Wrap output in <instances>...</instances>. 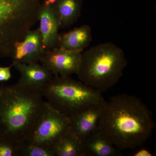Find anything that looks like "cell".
Wrapping results in <instances>:
<instances>
[{
  "label": "cell",
  "mask_w": 156,
  "mask_h": 156,
  "mask_svg": "<svg viewBox=\"0 0 156 156\" xmlns=\"http://www.w3.org/2000/svg\"><path fill=\"white\" fill-rule=\"evenodd\" d=\"M98 127L122 151L144 144L151 136L155 123L150 110L140 98L120 94L105 101Z\"/></svg>",
  "instance_id": "obj_1"
},
{
  "label": "cell",
  "mask_w": 156,
  "mask_h": 156,
  "mask_svg": "<svg viewBox=\"0 0 156 156\" xmlns=\"http://www.w3.org/2000/svg\"><path fill=\"white\" fill-rule=\"evenodd\" d=\"M40 89L18 81L0 93V139L18 146L27 140L47 104Z\"/></svg>",
  "instance_id": "obj_2"
},
{
  "label": "cell",
  "mask_w": 156,
  "mask_h": 156,
  "mask_svg": "<svg viewBox=\"0 0 156 156\" xmlns=\"http://www.w3.org/2000/svg\"><path fill=\"white\" fill-rule=\"evenodd\" d=\"M127 64L121 48L103 43L83 51L77 75L82 83L102 93L120 80Z\"/></svg>",
  "instance_id": "obj_3"
},
{
  "label": "cell",
  "mask_w": 156,
  "mask_h": 156,
  "mask_svg": "<svg viewBox=\"0 0 156 156\" xmlns=\"http://www.w3.org/2000/svg\"><path fill=\"white\" fill-rule=\"evenodd\" d=\"M41 0H0V57H11L38 21Z\"/></svg>",
  "instance_id": "obj_4"
},
{
  "label": "cell",
  "mask_w": 156,
  "mask_h": 156,
  "mask_svg": "<svg viewBox=\"0 0 156 156\" xmlns=\"http://www.w3.org/2000/svg\"><path fill=\"white\" fill-rule=\"evenodd\" d=\"M41 91L51 108L68 117L104 99L101 92L70 76H53Z\"/></svg>",
  "instance_id": "obj_5"
},
{
  "label": "cell",
  "mask_w": 156,
  "mask_h": 156,
  "mask_svg": "<svg viewBox=\"0 0 156 156\" xmlns=\"http://www.w3.org/2000/svg\"><path fill=\"white\" fill-rule=\"evenodd\" d=\"M70 131L69 117L52 108L47 102L27 140L54 150Z\"/></svg>",
  "instance_id": "obj_6"
},
{
  "label": "cell",
  "mask_w": 156,
  "mask_h": 156,
  "mask_svg": "<svg viewBox=\"0 0 156 156\" xmlns=\"http://www.w3.org/2000/svg\"><path fill=\"white\" fill-rule=\"evenodd\" d=\"M82 53L56 48L44 53L40 62L54 75L70 76L78 74Z\"/></svg>",
  "instance_id": "obj_7"
},
{
  "label": "cell",
  "mask_w": 156,
  "mask_h": 156,
  "mask_svg": "<svg viewBox=\"0 0 156 156\" xmlns=\"http://www.w3.org/2000/svg\"><path fill=\"white\" fill-rule=\"evenodd\" d=\"M105 102L103 99L89 105L69 117L71 132L81 141L98 128Z\"/></svg>",
  "instance_id": "obj_8"
},
{
  "label": "cell",
  "mask_w": 156,
  "mask_h": 156,
  "mask_svg": "<svg viewBox=\"0 0 156 156\" xmlns=\"http://www.w3.org/2000/svg\"><path fill=\"white\" fill-rule=\"evenodd\" d=\"M38 21V28L41 37L44 53L58 48L60 28L58 17L53 4L45 6L42 4L39 10Z\"/></svg>",
  "instance_id": "obj_9"
},
{
  "label": "cell",
  "mask_w": 156,
  "mask_h": 156,
  "mask_svg": "<svg viewBox=\"0 0 156 156\" xmlns=\"http://www.w3.org/2000/svg\"><path fill=\"white\" fill-rule=\"evenodd\" d=\"M44 54L41 37L37 28L31 30L23 40L15 43L11 57L13 62L30 64L40 61Z\"/></svg>",
  "instance_id": "obj_10"
},
{
  "label": "cell",
  "mask_w": 156,
  "mask_h": 156,
  "mask_svg": "<svg viewBox=\"0 0 156 156\" xmlns=\"http://www.w3.org/2000/svg\"><path fill=\"white\" fill-rule=\"evenodd\" d=\"M83 156H118L121 151L111 142L98 128L82 140Z\"/></svg>",
  "instance_id": "obj_11"
},
{
  "label": "cell",
  "mask_w": 156,
  "mask_h": 156,
  "mask_svg": "<svg viewBox=\"0 0 156 156\" xmlns=\"http://www.w3.org/2000/svg\"><path fill=\"white\" fill-rule=\"evenodd\" d=\"M12 65L20 73L19 82L41 90L53 76L48 69L37 62L23 64L13 62Z\"/></svg>",
  "instance_id": "obj_12"
},
{
  "label": "cell",
  "mask_w": 156,
  "mask_h": 156,
  "mask_svg": "<svg viewBox=\"0 0 156 156\" xmlns=\"http://www.w3.org/2000/svg\"><path fill=\"white\" fill-rule=\"evenodd\" d=\"M92 38L91 27L85 24L59 35L58 48L83 52L89 47Z\"/></svg>",
  "instance_id": "obj_13"
},
{
  "label": "cell",
  "mask_w": 156,
  "mask_h": 156,
  "mask_svg": "<svg viewBox=\"0 0 156 156\" xmlns=\"http://www.w3.org/2000/svg\"><path fill=\"white\" fill-rule=\"evenodd\" d=\"M53 5L60 28L73 25L80 15L81 0H59Z\"/></svg>",
  "instance_id": "obj_14"
},
{
  "label": "cell",
  "mask_w": 156,
  "mask_h": 156,
  "mask_svg": "<svg viewBox=\"0 0 156 156\" xmlns=\"http://www.w3.org/2000/svg\"><path fill=\"white\" fill-rule=\"evenodd\" d=\"M54 150L56 156H83L82 141L71 131L59 140Z\"/></svg>",
  "instance_id": "obj_15"
},
{
  "label": "cell",
  "mask_w": 156,
  "mask_h": 156,
  "mask_svg": "<svg viewBox=\"0 0 156 156\" xmlns=\"http://www.w3.org/2000/svg\"><path fill=\"white\" fill-rule=\"evenodd\" d=\"M17 156H56L54 150L26 140L18 146Z\"/></svg>",
  "instance_id": "obj_16"
},
{
  "label": "cell",
  "mask_w": 156,
  "mask_h": 156,
  "mask_svg": "<svg viewBox=\"0 0 156 156\" xmlns=\"http://www.w3.org/2000/svg\"><path fill=\"white\" fill-rule=\"evenodd\" d=\"M17 147L0 139V156H17Z\"/></svg>",
  "instance_id": "obj_17"
},
{
  "label": "cell",
  "mask_w": 156,
  "mask_h": 156,
  "mask_svg": "<svg viewBox=\"0 0 156 156\" xmlns=\"http://www.w3.org/2000/svg\"><path fill=\"white\" fill-rule=\"evenodd\" d=\"M13 65L8 67L0 66V82L9 80L11 77V68Z\"/></svg>",
  "instance_id": "obj_18"
},
{
  "label": "cell",
  "mask_w": 156,
  "mask_h": 156,
  "mask_svg": "<svg viewBox=\"0 0 156 156\" xmlns=\"http://www.w3.org/2000/svg\"><path fill=\"white\" fill-rule=\"evenodd\" d=\"M152 154L146 149H141L135 152L133 156H152Z\"/></svg>",
  "instance_id": "obj_19"
},
{
  "label": "cell",
  "mask_w": 156,
  "mask_h": 156,
  "mask_svg": "<svg viewBox=\"0 0 156 156\" xmlns=\"http://www.w3.org/2000/svg\"><path fill=\"white\" fill-rule=\"evenodd\" d=\"M58 1H59V0H45L43 5L45 6L50 5L54 4Z\"/></svg>",
  "instance_id": "obj_20"
},
{
  "label": "cell",
  "mask_w": 156,
  "mask_h": 156,
  "mask_svg": "<svg viewBox=\"0 0 156 156\" xmlns=\"http://www.w3.org/2000/svg\"><path fill=\"white\" fill-rule=\"evenodd\" d=\"M1 90H0V93H1Z\"/></svg>",
  "instance_id": "obj_21"
}]
</instances>
